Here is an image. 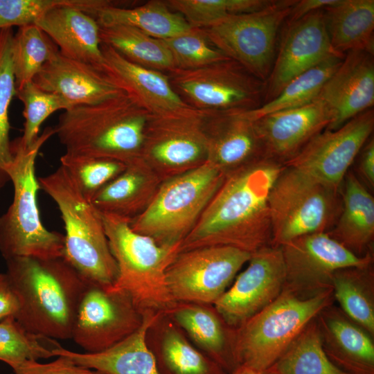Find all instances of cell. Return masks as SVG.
<instances>
[{
  "label": "cell",
  "mask_w": 374,
  "mask_h": 374,
  "mask_svg": "<svg viewBox=\"0 0 374 374\" xmlns=\"http://www.w3.org/2000/svg\"><path fill=\"white\" fill-rule=\"evenodd\" d=\"M167 313L199 350L227 373L237 368L236 328L213 304L177 302Z\"/></svg>",
  "instance_id": "obj_25"
},
{
  "label": "cell",
  "mask_w": 374,
  "mask_h": 374,
  "mask_svg": "<svg viewBox=\"0 0 374 374\" xmlns=\"http://www.w3.org/2000/svg\"><path fill=\"white\" fill-rule=\"evenodd\" d=\"M228 374H278L271 366L265 370H258L246 365H240Z\"/></svg>",
  "instance_id": "obj_49"
},
{
  "label": "cell",
  "mask_w": 374,
  "mask_h": 374,
  "mask_svg": "<svg viewBox=\"0 0 374 374\" xmlns=\"http://www.w3.org/2000/svg\"><path fill=\"white\" fill-rule=\"evenodd\" d=\"M248 266L213 304L231 326L238 328L272 303L283 292L285 271L279 247L253 253Z\"/></svg>",
  "instance_id": "obj_17"
},
{
  "label": "cell",
  "mask_w": 374,
  "mask_h": 374,
  "mask_svg": "<svg viewBox=\"0 0 374 374\" xmlns=\"http://www.w3.org/2000/svg\"><path fill=\"white\" fill-rule=\"evenodd\" d=\"M151 114L128 93L72 107L54 128L66 152L127 163L141 157Z\"/></svg>",
  "instance_id": "obj_3"
},
{
  "label": "cell",
  "mask_w": 374,
  "mask_h": 374,
  "mask_svg": "<svg viewBox=\"0 0 374 374\" xmlns=\"http://www.w3.org/2000/svg\"><path fill=\"white\" fill-rule=\"evenodd\" d=\"M225 174L206 161L163 180L148 207L130 222L136 232L160 245L181 244L222 185Z\"/></svg>",
  "instance_id": "obj_7"
},
{
  "label": "cell",
  "mask_w": 374,
  "mask_h": 374,
  "mask_svg": "<svg viewBox=\"0 0 374 374\" xmlns=\"http://www.w3.org/2000/svg\"><path fill=\"white\" fill-rule=\"evenodd\" d=\"M296 0H272L251 12L229 15L202 28L211 44L265 82L276 51L279 29Z\"/></svg>",
  "instance_id": "obj_10"
},
{
  "label": "cell",
  "mask_w": 374,
  "mask_h": 374,
  "mask_svg": "<svg viewBox=\"0 0 374 374\" xmlns=\"http://www.w3.org/2000/svg\"><path fill=\"white\" fill-rule=\"evenodd\" d=\"M103 69L151 115L163 116L192 108L163 73L134 64L101 43Z\"/></svg>",
  "instance_id": "obj_24"
},
{
  "label": "cell",
  "mask_w": 374,
  "mask_h": 374,
  "mask_svg": "<svg viewBox=\"0 0 374 374\" xmlns=\"http://www.w3.org/2000/svg\"><path fill=\"white\" fill-rule=\"evenodd\" d=\"M251 253L229 246H206L180 251L166 272L176 302L214 304Z\"/></svg>",
  "instance_id": "obj_15"
},
{
  "label": "cell",
  "mask_w": 374,
  "mask_h": 374,
  "mask_svg": "<svg viewBox=\"0 0 374 374\" xmlns=\"http://www.w3.org/2000/svg\"><path fill=\"white\" fill-rule=\"evenodd\" d=\"M341 209L327 233L353 253L364 257L373 253L374 198L353 172L346 175L341 187Z\"/></svg>",
  "instance_id": "obj_29"
},
{
  "label": "cell",
  "mask_w": 374,
  "mask_h": 374,
  "mask_svg": "<svg viewBox=\"0 0 374 374\" xmlns=\"http://www.w3.org/2000/svg\"><path fill=\"white\" fill-rule=\"evenodd\" d=\"M271 242L280 247L302 235L329 231L341 209V189L285 166L268 197Z\"/></svg>",
  "instance_id": "obj_9"
},
{
  "label": "cell",
  "mask_w": 374,
  "mask_h": 374,
  "mask_svg": "<svg viewBox=\"0 0 374 374\" xmlns=\"http://www.w3.org/2000/svg\"><path fill=\"white\" fill-rule=\"evenodd\" d=\"M331 121L330 111L314 99L298 107L267 114L253 123L265 158L284 164Z\"/></svg>",
  "instance_id": "obj_21"
},
{
  "label": "cell",
  "mask_w": 374,
  "mask_h": 374,
  "mask_svg": "<svg viewBox=\"0 0 374 374\" xmlns=\"http://www.w3.org/2000/svg\"><path fill=\"white\" fill-rule=\"evenodd\" d=\"M96 19L100 26H130L161 40L184 33L192 27L181 15L159 0L131 8L111 5L101 9Z\"/></svg>",
  "instance_id": "obj_32"
},
{
  "label": "cell",
  "mask_w": 374,
  "mask_h": 374,
  "mask_svg": "<svg viewBox=\"0 0 374 374\" xmlns=\"http://www.w3.org/2000/svg\"><path fill=\"white\" fill-rule=\"evenodd\" d=\"M39 189L55 202L64 224L62 257L87 282L112 286L118 275L101 213L61 165L38 178Z\"/></svg>",
  "instance_id": "obj_4"
},
{
  "label": "cell",
  "mask_w": 374,
  "mask_h": 374,
  "mask_svg": "<svg viewBox=\"0 0 374 374\" xmlns=\"http://www.w3.org/2000/svg\"><path fill=\"white\" fill-rule=\"evenodd\" d=\"M57 340L27 331L14 317L0 321V361L10 366L24 360L55 357Z\"/></svg>",
  "instance_id": "obj_39"
},
{
  "label": "cell",
  "mask_w": 374,
  "mask_h": 374,
  "mask_svg": "<svg viewBox=\"0 0 374 374\" xmlns=\"http://www.w3.org/2000/svg\"><path fill=\"white\" fill-rule=\"evenodd\" d=\"M57 358L48 363L37 360H24L10 366L14 374H104L100 371L77 365L69 359Z\"/></svg>",
  "instance_id": "obj_45"
},
{
  "label": "cell",
  "mask_w": 374,
  "mask_h": 374,
  "mask_svg": "<svg viewBox=\"0 0 374 374\" xmlns=\"http://www.w3.org/2000/svg\"><path fill=\"white\" fill-rule=\"evenodd\" d=\"M374 112L368 109L335 130H324L283 165L340 190L349 168L371 138Z\"/></svg>",
  "instance_id": "obj_16"
},
{
  "label": "cell",
  "mask_w": 374,
  "mask_h": 374,
  "mask_svg": "<svg viewBox=\"0 0 374 374\" xmlns=\"http://www.w3.org/2000/svg\"><path fill=\"white\" fill-rule=\"evenodd\" d=\"M283 163L262 159L226 175L180 251L229 246L253 253L271 246L268 197ZM179 251V252H180Z\"/></svg>",
  "instance_id": "obj_1"
},
{
  "label": "cell",
  "mask_w": 374,
  "mask_h": 374,
  "mask_svg": "<svg viewBox=\"0 0 374 374\" xmlns=\"http://www.w3.org/2000/svg\"><path fill=\"white\" fill-rule=\"evenodd\" d=\"M148 312H141L123 290L87 283L71 339L86 353L105 351L136 332Z\"/></svg>",
  "instance_id": "obj_13"
},
{
  "label": "cell",
  "mask_w": 374,
  "mask_h": 374,
  "mask_svg": "<svg viewBox=\"0 0 374 374\" xmlns=\"http://www.w3.org/2000/svg\"><path fill=\"white\" fill-rule=\"evenodd\" d=\"M323 349L348 374H374V337L334 303L316 317Z\"/></svg>",
  "instance_id": "obj_23"
},
{
  "label": "cell",
  "mask_w": 374,
  "mask_h": 374,
  "mask_svg": "<svg viewBox=\"0 0 374 374\" xmlns=\"http://www.w3.org/2000/svg\"><path fill=\"white\" fill-rule=\"evenodd\" d=\"M60 165L89 200L126 167L125 163L119 161L66 152L60 157Z\"/></svg>",
  "instance_id": "obj_40"
},
{
  "label": "cell",
  "mask_w": 374,
  "mask_h": 374,
  "mask_svg": "<svg viewBox=\"0 0 374 374\" xmlns=\"http://www.w3.org/2000/svg\"><path fill=\"white\" fill-rule=\"evenodd\" d=\"M33 81L42 89L61 96L71 107L98 104L127 93L103 69L67 57L59 50Z\"/></svg>",
  "instance_id": "obj_20"
},
{
  "label": "cell",
  "mask_w": 374,
  "mask_h": 374,
  "mask_svg": "<svg viewBox=\"0 0 374 374\" xmlns=\"http://www.w3.org/2000/svg\"><path fill=\"white\" fill-rule=\"evenodd\" d=\"M107 0H0V30L35 24L50 10L63 5H75L96 17L103 8L112 5Z\"/></svg>",
  "instance_id": "obj_42"
},
{
  "label": "cell",
  "mask_w": 374,
  "mask_h": 374,
  "mask_svg": "<svg viewBox=\"0 0 374 374\" xmlns=\"http://www.w3.org/2000/svg\"><path fill=\"white\" fill-rule=\"evenodd\" d=\"M100 37L104 44L127 60L162 72L175 70L172 57L161 39L126 25L100 26Z\"/></svg>",
  "instance_id": "obj_34"
},
{
  "label": "cell",
  "mask_w": 374,
  "mask_h": 374,
  "mask_svg": "<svg viewBox=\"0 0 374 374\" xmlns=\"http://www.w3.org/2000/svg\"><path fill=\"white\" fill-rule=\"evenodd\" d=\"M118 275L112 285L126 292L143 313L167 312L176 304L167 285L166 272L180 251L181 244H158L134 231L130 220L101 213Z\"/></svg>",
  "instance_id": "obj_6"
},
{
  "label": "cell",
  "mask_w": 374,
  "mask_h": 374,
  "mask_svg": "<svg viewBox=\"0 0 374 374\" xmlns=\"http://www.w3.org/2000/svg\"><path fill=\"white\" fill-rule=\"evenodd\" d=\"M207 161L225 175L244 166L266 159L253 121L244 110L209 111L205 123Z\"/></svg>",
  "instance_id": "obj_22"
},
{
  "label": "cell",
  "mask_w": 374,
  "mask_h": 374,
  "mask_svg": "<svg viewBox=\"0 0 374 374\" xmlns=\"http://www.w3.org/2000/svg\"><path fill=\"white\" fill-rule=\"evenodd\" d=\"M161 41L176 69H194L229 59L211 44L202 28L192 26L184 33Z\"/></svg>",
  "instance_id": "obj_44"
},
{
  "label": "cell",
  "mask_w": 374,
  "mask_h": 374,
  "mask_svg": "<svg viewBox=\"0 0 374 374\" xmlns=\"http://www.w3.org/2000/svg\"><path fill=\"white\" fill-rule=\"evenodd\" d=\"M19 303L17 296L6 273H0V321L14 317L18 312Z\"/></svg>",
  "instance_id": "obj_46"
},
{
  "label": "cell",
  "mask_w": 374,
  "mask_h": 374,
  "mask_svg": "<svg viewBox=\"0 0 374 374\" xmlns=\"http://www.w3.org/2000/svg\"><path fill=\"white\" fill-rule=\"evenodd\" d=\"M13 36L12 28L0 30V189L9 180L7 170L13 159L9 136V107L12 98L16 96Z\"/></svg>",
  "instance_id": "obj_38"
},
{
  "label": "cell",
  "mask_w": 374,
  "mask_h": 374,
  "mask_svg": "<svg viewBox=\"0 0 374 374\" xmlns=\"http://www.w3.org/2000/svg\"><path fill=\"white\" fill-rule=\"evenodd\" d=\"M271 367L278 374H348L334 365L325 353L316 318Z\"/></svg>",
  "instance_id": "obj_35"
},
{
  "label": "cell",
  "mask_w": 374,
  "mask_h": 374,
  "mask_svg": "<svg viewBox=\"0 0 374 374\" xmlns=\"http://www.w3.org/2000/svg\"><path fill=\"white\" fill-rule=\"evenodd\" d=\"M337 1L296 0L285 22L287 25H290L313 12L325 9L336 3Z\"/></svg>",
  "instance_id": "obj_48"
},
{
  "label": "cell",
  "mask_w": 374,
  "mask_h": 374,
  "mask_svg": "<svg viewBox=\"0 0 374 374\" xmlns=\"http://www.w3.org/2000/svg\"><path fill=\"white\" fill-rule=\"evenodd\" d=\"M323 16L330 44L337 53L374 54V0H337L323 9Z\"/></svg>",
  "instance_id": "obj_31"
},
{
  "label": "cell",
  "mask_w": 374,
  "mask_h": 374,
  "mask_svg": "<svg viewBox=\"0 0 374 374\" xmlns=\"http://www.w3.org/2000/svg\"><path fill=\"white\" fill-rule=\"evenodd\" d=\"M145 342L161 374H228L199 350L166 312L148 327Z\"/></svg>",
  "instance_id": "obj_27"
},
{
  "label": "cell",
  "mask_w": 374,
  "mask_h": 374,
  "mask_svg": "<svg viewBox=\"0 0 374 374\" xmlns=\"http://www.w3.org/2000/svg\"><path fill=\"white\" fill-rule=\"evenodd\" d=\"M344 58L332 46L323 10L313 12L287 25L265 81V103L275 98L292 80L328 60ZM262 103V104H263Z\"/></svg>",
  "instance_id": "obj_18"
},
{
  "label": "cell",
  "mask_w": 374,
  "mask_h": 374,
  "mask_svg": "<svg viewBox=\"0 0 374 374\" xmlns=\"http://www.w3.org/2000/svg\"><path fill=\"white\" fill-rule=\"evenodd\" d=\"M332 288L341 310L374 337L373 263L337 270Z\"/></svg>",
  "instance_id": "obj_33"
},
{
  "label": "cell",
  "mask_w": 374,
  "mask_h": 374,
  "mask_svg": "<svg viewBox=\"0 0 374 374\" xmlns=\"http://www.w3.org/2000/svg\"><path fill=\"white\" fill-rule=\"evenodd\" d=\"M159 313L148 312L136 332L105 351L80 353L60 346L53 355L104 374H161L145 342L146 331Z\"/></svg>",
  "instance_id": "obj_30"
},
{
  "label": "cell",
  "mask_w": 374,
  "mask_h": 374,
  "mask_svg": "<svg viewBox=\"0 0 374 374\" xmlns=\"http://www.w3.org/2000/svg\"><path fill=\"white\" fill-rule=\"evenodd\" d=\"M279 248L285 271L283 291L303 299L332 290L337 270L373 263V253L357 256L327 232L302 235Z\"/></svg>",
  "instance_id": "obj_14"
},
{
  "label": "cell",
  "mask_w": 374,
  "mask_h": 374,
  "mask_svg": "<svg viewBox=\"0 0 374 374\" xmlns=\"http://www.w3.org/2000/svg\"><path fill=\"white\" fill-rule=\"evenodd\" d=\"M6 261V274L19 303L16 320L30 332L55 340L71 339L87 282L63 257Z\"/></svg>",
  "instance_id": "obj_2"
},
{
  "label": "cell",
  "mask_w": 374,
  "mask_h": 374,
  "mask_svg": "<svg viewBox=\"0 0 374 374\" xmlns=\"http://www.w3.org/2000/svg\"><path fill=\"white\" fill-rule=\"evenodd\" d=\"M357 171L368 188H374V139L371 137L362 148Z\"/></svg>",
  "instance_id": "obj_47"
},
{
  "label": "cell",
  "mask_w": 374,
  "mask_h": 374,
  "mask_svg": "<svg viewBox=\"0 0 374 374\" xmlns=\"http://www.w3.org/2000/svg\"><path fill=\"white\" fill-rule=\"evenodd\" d=\"M172 11L181 15L193 27L204 28L229 15L261 10L272 0H168Z\"/></svg>",
  "instance_id": "obj_41"
},
{
  "label": "cell",
  "mask_w": 374,
  "mask_h": 374,
  "mask_svg": "<svg viewBox=\"0 0 374 374\" xmlns=\"http://www.w3.org/2000/svg\"><path fill=\"white\" fill-rule=\"evenodd\" d=\"M16 96L24 105L25 122L23 135L19 141L26 148L30 147L37 139L42 124L51 114L57 110L71 108L61 96L42 89L33 81L17 88Z\"/></svg>",
  "instance_id": "obj_43"
},
{
  "label": "cell",
  "mask_w": 374,
  "mask_h": 374,
  "mask_svg": "<svg viewBox=\"0 0 374 374\" xmlns=\"http://www.w3.org/2000/svg\"><path fill=\"white\" fill-rule=\"evenodd\" d=\"M57 51V46L37 25L19 28L12 39L16 89L33 81Z\"/></svg>",
  "instance_id": "obj_37"
},
{
  "label": "cell",
  "mask_w": 374,
  "mask_h": 374,
  "mask_svg": "<svg viewBox=\"0 0 374 374\" xmlns=\"http://www.w3.org/2000/svg\"><path fill=\"white\" fill-rule=\"evenodd\" d=\"M162 180L142 158L126 164L125 170L91 199L100 212L130 222L150 204Z\"/></svg>",
  "instance_id": "obj_28"
},
{
  "label": "cell",
  "mask_w": 374,
  "mask_h": 374,
  "mask_svg": "<svg viewBox=\"0 0 374 374\" xmlns=\"http://www.w3.org/2000/svg\"><path fill=\"white\" fill-rule=\"evenodd\" d=\"M208 112L192 107L174 114L150 117L141 157L162 181L194 169L207 161L205 123Z\"/></svg>",
  "instance_id": "obj_12"
},
{
  "label": "cell",
  "mask_w": 374,
  "mask_h": 374,
  "mask_svg": "<svg viewBox=\"0 0 374 374\" xmlns=\"http://www.w3.org/2000/svg\"><path fill=\"white\" fill-rule=\"evenodd\" d=\"M170 82L191 107L201 110H251L264 102L265 82L228 59L194 69H175Z\"/></svg>",
  "instance_id": "obj_11"
},
{
  "label": "cell",
  "mask_w": 374,
  "mask_h": 374,
  "mask_svg": "<svg viewBox=\"0 0 374 374\" xmlns=\"http://www.w3.org/2000/svg\"><path fill=\"white\" fill-rule=\"evenodd\" d=\"M342 60L339 57L328 60L301 74L288 82L271 100L254 109L244 110V115L253 121L267 114L298 107L313 101Z\"/></svg>",
  "instance_id": "obj_36"
},
{
  "label": "cell",
  "mask_w": 374,
  "mask_h": 374,
  "mask_svg": "<svg viewBox=\"0 0 374 374\" xmlns=\"http://www.w3.org/2000/svg\"><path fill=\"white\" fill-rule=\"evenodd\" d=\"M54 134V128L48 127L30 147L23 146L19 139L12 144L13 159L7 175L13 185L14 196L8 209L0 217V252L6 260L63 256L64 235L45 228L37 201L39 186L35 175L36 158Z\"/></svg>",
  "instance_id": "obj_5"
},
{
  "label": "cell",
  "mask_w": 374,
  "mask_h": 374,
  "mask_svg": "<svg viewBox=\"0 0 374 374\" xmlns=\"http://www.w3.org/2000/svg\"><path fill=\"white\" fill-rule=\"evenodd\" d=\"M334 302L332 290L307 299L283 291L236 329L238 366L269 368L320 311Z\"/></svg>",
  "instance_id": "obj_8"
},
{
  "label": "cell",
  "mask_w": 374,
  "mask_h": 374,
  "mask_svg": "<svg viewBox=\"0 0 374 374\" xmlns=\"http://www.w3.org/2000/svg\"><path fill=\"white\" fill-rule=\"evenodd\" d=\"M35 24L63 55L103 69L100 25L93 16L77 6L63 5L48 11Z\"/></svg>",
  "instance_id": "obj_26"
},
{
  "label": "cell",
  "mask_w": 374,
  "mask_h": 374,
  "mask_svg": "<svg viewBox=\"0 0 374 374\" xmlns=\"http://www.w3.org/2000/svg\"><path fill=\"white\" fill-rule=\"evenodd\" d=\"M330 111L327 130H335L374 104L373 55L350 51L326 81L315 98Z\"/></svg>",
  "instance_id": "obj_19"
}]
</instances>
